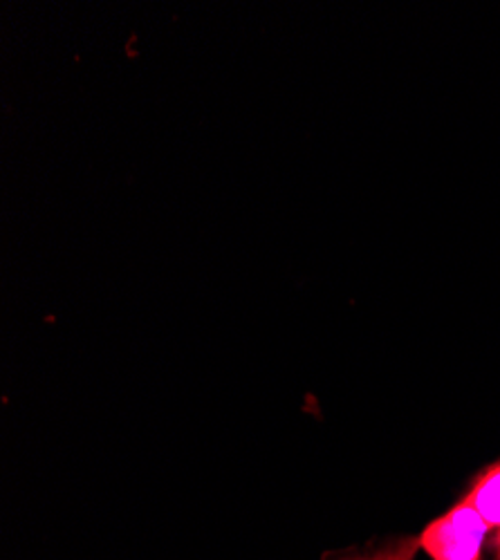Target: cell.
<instances>
[{
    "instance_id": "1",
    "label": "cell",
    "mask_w": 500,
    "mask_h": 560,
    "mask_svg": "<svg viewBox=\"0 0 500 560\" xmlns=\"http://www.w3.org/2000/svg\"><path fill=\"white\" fill-rule=\"evenodd\" d=\"M487 534L489 525L463 500L442 518L433 521L418 540L433 560H480Z\"/></svg>"
},
{
    "instance_id": "3",
    "label": "cell",
    "mask_w": 500,
    "mask_h": 560,
    "mask_svg": "<svg viewBox=\"0 0 500 560\" xmlns=\"http://www.w3.org/2000/svg\"><path fill=\"white\" fill-rule=\"evenodd\" d=\"M420 540H404L395 547H386L373 556H363V558H352V560H414L416 551H418Z\"/></svg>"
},
{
    "instance_id": "2",
    "label": "cell",
    "mask_w": 500,
    "mask_h": 560,
    "mask_svg": "<svg viewBox=\"0 0 500 560\" xmlns=\"http://www.w3.org/2000/svg\"><path fill=\"white\" fill-rule=\"evenodd\" d=\"M465 500L480 513V518L489 525V529H496L500 536V462L489 466L476 478Z\"/></svg>"
},
{
    "instance_id": "4",
    "label": "cell",
    "mask_w": 500,
    "mask_h": 560,
    "mask_svg": "<svg viewBox=\"0 0 500 560\" xmlns=\"http://www.w3.org/2000/svg\"><path fill=\"white\" fill-rule=\"evenodd\" d=\"M496 560H500V536H496Z\"/></svg>"
}]
</instances>
